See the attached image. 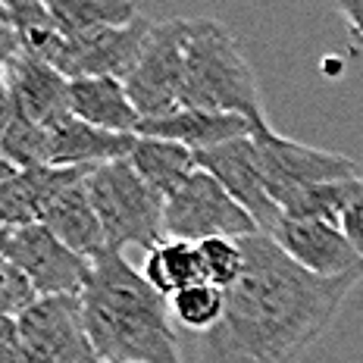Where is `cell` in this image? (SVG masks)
<instances>
[{
    "instance_id": "cell-16",
    "label": "cell",
    "mask_w": 363,
    "mask_h": 363,
    "mask_svg": "<svg viewBox=\"0 0 363 363\" xmlns=\"http://www.w3.org/2000/svg\"><path fill=\"white\" fill-rule=\"evenodd\" d=\"M69 113L75 119L116 135H138L141 113L135 107L123 79L97 75V79L69 82Z\"/></svg>"
},
{
    "instance_id": "cell-15",
    "label": "cell",
    "mask_w": 363,
    "mask_h": 363,
    "mask_svg": "<svg viewBox=\"0 0 363 363\" xmlns=\"http://www.w3.org/2000/svg\"><path fill=\"white\" fill-rule=\"evenodd\" d=\"M50 132V166H104L128 160L138 135H116L88 125L72 113L48 125Z\"/></svg>"
},
{
    "instance_id": "cell-22",
    "label": "cell",
    "mask_w": 363,
    "mask_h": 363,
    "mask_svg": "<svg viewBox=\"0 0 363 363\" xmlns=\"http://www.w3.org/2000/svg\"><path fill=\"white\" fill-rule=\"evenodd\" d=\"M169 313L172 323H179L182 329L207 335L210 329L219 326L225 313V291L210 282L191 285V289L179 291L176 298H169Z\"/></svg>"
},
{
    "instance_id": "cell-27",
    "label": "cell",
    "mask_w": 363,
    "mask_h": 363,
    "mask_svg": "<svg viewBox=\"0 0 363 363\" xmlns=\"http://www.w3.org/2000/svg\"><path fill=\"white\" fill-rule=\"evenodd\" d=\"M335 13H342L347 28L363 41V0H345V4H335Z\"/></svg>"
},
{
    "instance_id": "cell-13",
    "label": "cell",
    "mask_w": 363,
    "mask_h": 363,
    "mask_svg": "<svg viewBox=\"0 0 363 363\" xmlns=\"http://www.w3.org/2000/svg\"><path fill=\"white\" fill-rule=\"evenodd\" d=\"M285 254L301 269L313 272L320 279H342L363 272V260L351 247V241L335 223L320 219H282L279 232L272 235Z\"/></svg>"
},
{
    "instance_id": "cell-7",
    "label": "cell",
    "mask_w": 363,
    "mask_h": 363,
    "mask_svg": "<svg viewBox=\"0 0 363 363\" xmlns=\"http://www.w3.org/2000/svg\"><path fill=\"white\" fill-rule=\"evenodd\" d=\"M251 141H254V163L260 169L263 182H267L272 201H279V194L291 191V188L363 179L357 160L335 154V150L301 145V141L279 135L272 125L257 128Z\"/></svg>"
},
{
    "instance_id": "cell-6",
    "label": "cell",
    "mask_w": 363,
    "mask_h": 363,
    "mask_svg": "<svg viewBox=\"0 0 363 363\" xmlns=\"http://www.w3.org/2000/svg\"><path fill=\"white\" fill-rule=\"evenodd\" d=\"M22 363H104L91 345L82 294L41 298L16 320Z\"/></svg>"
},
{
    "instance_id": "cell-21",
    "label": "cell",
    "mask_w": 363,
    "mask_h": 363,
    "mask_svg": "<svg viewBox=\"0 0 363 363\" xmlns=\"http://www.w3.org/2000/svg\"><path fill=\"white\" fill-rule=\"evenodd\" d=\"M4 135H0V154L4 163L16 169H38L50 166V132L19 113H4Z\"/></svg>"
},
{
    "instance_id": "cell-18",
    "label": "cell",
    "mask_w": 363,
    "mask_h": 363,
    "mask_svg": "<svg viewBox=\"0 0 363 363\" xmlns=\"http://www.w3.org/2000/svg\"><path fill=\"white\" fill-rule=\"evenodd\" d=\"M363 198V179L323 182V185H304L279 194V210L285 219H320V223L342 225V216Z\"/></svg>"
},
{
    "instance_id": "cell-20",
    "label": "cell",
    "mask_w": 363,
    "mask_h": 363,
    "mask_svg": "<svg viewBox=\"0 0 363 363\" xmlns=\"http://www.w3.org/2000/svg\"><path fill=\"white\" fill-rule=\"evenodd\" d=\"M48 6L66 38L110 26H128L141 16V10L128 0H50Z\"/></svg>"
},
{
    "instance_id": "cell-4",
    "label": "cell",
    "mask_w": 363,
    "mask_h": 363,
    "mask_svg": "<svg viewBox=\"0 0 363 363\" xmlns=\"http://www.w3.org/2000/svg\"><path fill=\"white\" fill-rule=\"evenodd\" d=\"M88 191L101 216L107 251L123 254L125 247H141L150 254L166 241L163 194H157L128 160L94 166L88 176Z\"/></svg>"
},
{
    "instance_id": "cell-12",
    "label": "cell",
    "mask_w": 363,
    "mask_h": 363,
    "mask_svg": "<svg viewBox=\"0 0 363 363\" xmlns=\"http://www.w3.org/2000/svg\"><path fill=\"white\" fill-rule=\"evenodd\" d=\"M4 113H19L38 125L69 116V79L50 63L22 54L4 63Z\"/></svg>"
},
{
    "instance_id": "cell-25",
    "label": "cell",
    "mask_w": 363,
    "mask_h": 363,
    "mask_svg": "<svg viewBox=\"0 0 363 363\" xmlns=\"http://www.w3.org/2000/svg\"><path fill=\"white\" fill-rule=\"evenodd\" d=\"M38 301H41V294L35 291L26 272L6 260L0 263V310H4V320H19Z\"/></svg>"
},
{
    "instance_id": "cell-17",
    "label": "cell",
    "mask_w": 363,
    "mask_h": 363,
    "mask_svg": "<svg viewBox=\"0 0 363 363\" xmlns=\"http://www.w3.org/2000/svg\"><path fill=\"white\" fill-rule=\"evenodd\" d=\"M128 163L135 166V172H138L157 194H163V201L169 198V194H176L179 188L201 169L194 150L182 147L176 141L141 138V135H138V141H135V150H132V157H128Z\"/></svg>"
},
{
    "instance_id": "cell-2",
    "label": "cell",
    "mask_w": 363,
    "mask_h": 363,
    "mask_svg": "<svg viewBox=\"0 0 363 363\" xmlns=\"http://www.w3.org/2000/svg\"><path fill=\"white\" fill-rule=\"evenodd\" d=\"M82 307L91 345L104 363H182L169 298L123 254L104 251L91 260Z\"/></svg>"
},
{
    "instance_id": "cell-3",
    "label": "cell",
    "mask_w": 363,
    "mask_h": 363,
    "mask_svg": "<svg viewBox=\"0 0 363 363\" xmlns=\"http://www.w3.org/2000/svg\"><path fill=\"white\" fill-rule=\"evenodd\" d=\"M182 110L232 113L267 128L263 94L241 44L219 19H185V69H182Z\"/></svg>"
},
{
    "instance_id": "cell-5",
    "label": "cell",
    "mask_w": 363,
    "mask_h": 363,
    "mask_svg": "<svg viewBox=\"0 0 363 363\" xmlns=\"http://www.w3.org/2000/svg\"><path fill=\"white\" fill-rule=\"evenodd\" d=\"M166 238L201 245L207 238H251L257 223L207 169H198L176 194L166 198Z\"/></svg>"
},
{
    "instance_id": "cell-10",
    "label": "cell",
    "mask_w": 363,
    "mask_h": 363,
    "mask_svg": "<svg viewBox=\"0 0 363 363\" xmlns=\"http://www.w3.org/2000/svg\"><path fill=\"white\" fill-rule=\"evenodd\" d=\"M154 22L147 16H138L128 26H110L66 38L63 48L54 60V69H60L69 82L75 79H97V75H110V79H128L135 69L141 50L147 44V35Z\"/></svg>"
},
{
    "instance_id": "cell-19",
    "label": "cell",
    "mask_w": 363,
    "mask_h": 363,
    "mask_svg": "<svg viewBox=\"0 0 363 363\" xmlns=\"http://www.w3.org/2000/svg\"><path fill=\"white\" fill-rule=\"evenodd\" d=\"M141 276H145L163 298H176L179 291L207 282L201 247L191 245V241H176V238L160 241V245L145 257Z\"/></svg>"
},
{
    "instance_id": "cell-1",
    "label": "cell",
    "mask_w": 363,
    "mask_h": 363,
    "mask_svg": "<svg viewBox=\"0 0 363 363\" xmlns=\"http://www.w3.org/2000/svg\"><path fill=\"white\" fill-rule=\"evenodd\" d=\"M245 272L225 291L216 329L198 338V363H291L323 335L363 272L320 279L301 269L276 238H241Z\"/></svg>"
},
{
    "instance_id": "cell-11",
    "label": "cell",
    "mask_w": 363,
    "mask_h": 363,
    "mask_svg": "<svg viewBox=\"0 0 363 363\" xmlns=\"http://www.w3.org/2000/svg\"><path fill=\"white\" fill-rule=\"evenodd\" d=\"M198 163H201V169H207L210 176L254 216L257 229H260L263 235H269V238L276 235L285 216H282V210H279V203L272 201L267 182H263L260 169H257V163H254L251 135L238 138V141H229V145H223V147L201 150Z\"/></svg>"
},
{
    "instance_id": "cell-23",
    "label": "cell",
    "mask_w": 363,
    "mask_h": 363,
    "mask_svg": "<svg viewBox=\"0 0 363 363\" xmlns=\"http://www.w3.org/2000/svg\"><path fill=\"white\" fill-rule=\"evenodd\" d=\"M0 219H4V229L41 223V203H38L32 179L26 169H16L10 163L0 166Z\"/></svg>"
},
{
    "instance_id": "cell-14",
    "label": "cell",
    "mask_w": 363,
    "mask_h": 363,
    "mask_svg": "<svg viewBox=\"0 0 363 363\" xmlns=\"http://www.w3.org/2000/svg\"><path fill=\"white\" fill-rule=\"evenodd\" d=\"M257 125L245 116H232V113H210V110H179L160 119H141L138 135L141 138H160L176 141V145L194 150H213L229 141L247 138L254 135Z\"/></svg>"
},
{
    "instance_id": "cell-24",
    "label": "cell",
    "mask_w": 363,
    "mask_h": 363,
    "mask_svg": "<svg viewBox=\"0 0 363 363\" xmlns=\"http://www.w3.org/2000/svg\"><path fill=\"white\" fill-rule=\"evenodd\" d=\"M201 260H203V276L210 285L229 291L232 285L245 272V247L235 238H207L201 241Z\"/></svg>"
},
{
    "instance_id": "cell-26",
    "label": "cell",
    "mask_w": 363,
    "mask_h": 363,
    "mask_svg": "<svg viewBox=\"0 0 363 363\" xmlns=\"http://www.w3.org/2000/svg\"><path fill=\"white\" fill-rule=\"evenodd\" d=\"M342 232L347 235V241H351V247L357 251V257L363 260V198L354 203L351 210L342 216Z\"/></svg>"
},
{
    "instance_id": "cell-8",
    "label": "cell",
    "mask_w": 363,
    "mask_h": 363,
    "mask_svg": "<svg viewBox=\"0 0 363 363\" xmlns=\"http://www.w3.org/2000/svg\"><path fill=\"white\" fill-rule=\"evenodd\" d=\"M182 69H185V19L154 22L138 63L125 79L141 119H160L182 110Z\"/></svg>"
},
{
    "instance_id": "cell-9",
    "label": "cell",
    "mask_w": 363,
    "mask_h": 363,
    "mask_svg": "<svg viewBox=\"0 0 363 363\" xmlns=\"http://www.w3.org/2000/svg\"><path fill=\"white\" fill-rule=\"evenodd\" d=\"M6 263L19 267L35 285L41 298H60V294H82L91 260L66 247L48 225H22V229H4V245H0Z\"/></svg>"
}]
</instances>
